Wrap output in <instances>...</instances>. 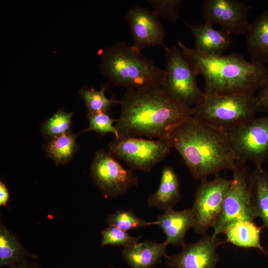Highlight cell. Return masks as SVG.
<instances>
[{"label":"cell","mask_w":268,"mask_h":268,"mask_svg":"<svg viewBox=\"0 0 268 268\" xmlns=\"http://www.w3.org/2000/svg\"><path fill=\"white\" fill-rule=\"evenodd\" d=\"M120 105L115 125L120 137L168 139L172 130L191 116V108L170 98L161 86L126 90Z\"/></svg>","instance_id":"cell-1"},{"label":"cell","mask_w":268,"mask_h":268,"mask_svg":"<svg viewBox=\"0 0 268 268\" xmlns=\"http://www.w3.org/2000/svg\"><path fill=\"white\" fill-rule=\"evenodd\" d=\"M169 140L182 156L192 176L201 181L231 170L237 162L228 132L190 116L171 132Z\"/></svg>","instance_id":"cell-2"},{"label":"cell","mask_w":268,"mask_h":268,"mask_svg":"<svg viewBox=\"0 0 268 268\" xmlns=\"http://www.w3.org/2000/svg\"><path fill=\"white\" fill-rule=\"evenodd\" d=\"M178 46L192 60L204 80L205 94H255L265 81L266 66L248 61L238 53L211 56L201 54L182 42Z\"/></svg>","instance_id":"cell-3"},{"label":"cell","mask_w":268,"mask_h":268,"mask_svg":"<svg viewBox=\"0 0 268 268\" xmlns=\"http://www.w3.org/2000/svg\"><path fill=\"white\" fill-rule=\"evenodd\" d=\"M102 73L116 86L128 90L162 85L164 70L125 42L107 48L101 57Z\"/></svg>","instance_id":"cell-4"},{"label":"cell","mask_w":268,"mask_h":268,"mask_svg":"<svg viewBox=\"0 0 268 268\" xmlns=\"http://www.w3.org/2000/svg\"><path fill=\"white\" fill-rule=\"evenodd\" d=\"M258 111L255 94L204 93L191 107V116L213 128L229 132L255 118Z\"/></svg>","instance_id":"cell-5"},{"label":"cell","mask_w":268,"mask_h":268,"mask_svg":"<svg viewBox=\"0 0 268 268\" xmlns=\"http://www.w3.org/2000/svg\"><path fill=\"white\" fill-rule=\"evenodd\" d=\"M164 48L165 68L161 87L170 98L191 108L204 94L197 83L196 66L178 46Z\"/></svg>","instance_id":"cell-6"},{"label":"cell","mask_w":268,"mask_h":268,"mask_svg":"<svg viewBox=\"0 0 268 268\" xmlns=\"http://www.w3.org/2000/svg\"><path fill=\"white\" fill-rule=\"evenodd\" d=\"M232 178L220 214L212 227L216 235L224 233L233 223L241 220L254 221L257 218L252 206L251 172L246 163L237 161Z\"/></svg>","instance_id":"cell-7"},{"label":"cell","mask_w":268,"mask_h":268,"mask_svg":"<svg viewBox=\"0 0 268 268\" xmlns=\"http://www.w3.org/2000/svg\"><path fill=\"white\" fill-rule=\"evenodd\" d=\"M172 147L168 139L120 137L108 145L109 153L124 161L132 170L149 172L168 154Z\"/></svg>","instance_id":"cell-8"},{"label":"cell","mask_w":268,"mask_h":268,"mask_svg":"<svg viewBox=\"0 0 268 268\" xmlns=\"http://www.w3.org/2000/svg\"><path fill=\"white\" fill-rule=\"evenodd\" d=\"M228 133L237 161L263 166L268 160V113Z\"/></svg>","instance_id":"cell-9"},{"label":"cell","mask_w":268,"mask_h":268,"mask_svg":"<svg viewBox=\"0 0 268 268\" xmlns=\"http://www.w3.org/2000/svg\"><path fill=\"white\" fill-rule=\"evenodd\" d=\"M231 179L219 176L214 179L201 181L194 196L193 229L202 236L212 227L220 214Z\"/></svg>","instance_id":"cell-10"},{"label":"cell","mask_w":268,"mask_h":268,"mask_svg":"<svg viewBox=\"0 0 268 268\" xmlns=\"http://www.w3.org/2000/svg\"><path fill=\"white\" fill-rule=\"evenodd\" d=\"M90 176L105 196L117 197L137 185L133 170L124 168L109 152L97 151L90 165Z\"/></svg>","instance_id":"cell-11"},{"label":"cell","mask_w":268,"mask_h":268,"mask_svg":"<svg viewBox=\"0 0 268 268\" xmlns=\"http://www.w3.org/2000/svg\"><path fill=\"white\" fill-rule=\"evenodd\" d=\"M251 8L239 0H205L202 13L205 22L218 24L231 35L237 36L247 32Z\"/></svg>","instance_id":"cell-12"},{"label":"cell","mask_w":268,"mask_h":268,"mask_svg":"<svg viewBox=\"0 0 268 268\" xmlns=\"http://www.w3.org/2000/svg\"><path fill=\"white\" fill-rule=\"evenodd\" d=\"M125 18L133 39V45L135 48L141 51L148 47L165 46V28L153 11L136 6L128 10Z\"/></svg>","instance_id":"cell-13"},{"label":"cell","mask_w":268,"mask_h":268,"mask_svg":"<svg viewBox=\"0 0 268 268\" xmlns=\"http://www.w3.org/2000/svg\"><path fill=\"white\" fill-rule=\"evenodd\" d=\"M221 244L214 234L186 244L180 252L166 257L169 268H215L219 260L217 247Z\"/></svg>","instance_id":"cell-14"},{"label":"cell","mask_w":268,"mask_h":268,"mask_svg":"<svg viewBox=\"0 0 268 268\" xmlns=\"http://www.w3.org/2000/svg\"><path fill=\"white\" fill-rule=\"evenodd\" d=\"M194 36L195 49L207 55L217 56L230 48L232 43L230 34L223 29H215L206 22L200 24L185 23Z\"/></svg>","instance_id":"cell-15"},{"label":"cell","mask_w":268,"mask_h":268,"mask_svg":"<svg viewBox=\"0 0 268 268\" xmlns=\"http://www.w3.org/2000/svg\"><path fill=\"white\" fill-rule=\"evenodd\" d=\"M156 225L162 229L166 236L164 242L167 245L183 247L188 230L193 227L194 219L191 208L181 210L171 209L158 216Z\"/></svg>","instance_id":"cell-16"},{"label":"cell","mask_w":268,"mask_h":268,"mask_svg":"<svg viewBox=\"0 0 268 268\" xmlns=\"http://www.w3.org/2000/svg\"><path fill=\"white\" fill-rule=\"evenodd\" d=\"M167 246L164 241L145 240L124 247L122 255L130 268H153L162 257L167 256Z\"/></svg>","instance_id":"cell-17"},{"label":"cell","mask_w":268,"mask_h":268,"mask_svg":"<svg viewBox=\"0 0 268 268\" xmlns=\"http://www.w3.org/2000/svg\"><path fill=\"white\" fill-rule=\"evenodd\" d=\"M181 199L178 175L173 167L165 165L162 169L159 187L155 193L149 196L148 205L149 207H155L165 212L173 209Z\"/></svg>","instance_id":"cell-18"},{"label":"cell","mask_w":268,"mask_h":268,"mask_svg":"<svg viewBox=\"0 0 268 268\" xmlns=\"http://www.w3.org/2000/svg\"><path fill=\"white\" fill-rule=\"evenodd\" d=\"M246 47L251 61L268 65V10H264L250 23Z\"/></svg>","instance_id":"cell-19"},{"label":"cell","mask_w":268,"mask_h":268,"mask_svg":"<svg viewBox=\"0 0 268 268\" xmlns=\"http://www.w3.org/2000/svg\"><path fill=\"white\" fill-rule=\"evenodd\" d=\"M263 228V226H258L252 221H237L224 231L225 242L240 248L257 249L268 256V252L261 243L260 234Z\"/></svg>","instance_id":"cell-20"},{"label":"cell","mask_w":268,"mask_h":268,"mask_svg":"<svg viewBox=\"0 0 268 268\" xmlns=\"http://www.w3.org/2000/svg\"><path fill=\"white\" fill-rule=\"evenodd\" d=\"M251 194L253 211L268 230V172L263 166H255L251 172Z\"/></svg>","instance_id":"cell-21"},{"label":"cell","mask_w":268,"mask_h":268,"mask_svg":"<svg viewBox=\"0 0 268 268\" xmlns=\"http://www.w3.org/2000/svg\"><path fill=\"white\" fill-rule=\"evenodd\" d=\"M77 136L69 132L51 138L46 146L47 156L53 159L56 165L68 163L78 149Z\"/></svg>","instance_id":"cell-22"},{"label":"cell","mask_w":268,"mask_h":268,"mask_svg":"<svg viewBox=\"0 0 268 268\" xmlns=\"http://www.w3.org/2000/svg\"><path fill=\"white\" fill-rule=\"evenodd\" d=\"M31 256L3 225L0 227V265L12 266Z\"/></svg>","instance_id":"cell-23"},{"label":"cell","mask_w":268,"mask_h":268,"mask_svg":"<svg viewBox=\"0 0 268 268\" xmlns=\"http://www.w3.org/2000/svg\"><path fill=\"white\" fill-rule=\"evenodd\" d=\"M107 84L103 85L99 90L84 87L79 91V94L85 102L90 113L107 112L111 106L120 104V101L112 97L108 99L105 95Z\"/></svg>","instance_id":"cell-24"},{"label":"cell","mask_w":268,"mask_h":268,"mask_svg":"<svg viewBox=\"0 0 268 268\" xmlns=\"http://www.w3.org/2000/svg\"><path fill=\"white\" fill-rule=\"evenodd\" d=\"M109 225L116 226L125 231L156 225V222L145 221L137 216L132 209H120L109 214L107 219Z\"/></svg>","instance_id":"cell-25"},{"label":"cell","mask_w":268,"mask_h":268,"mask_svg":"<svg viewBox=\"0 0 268 268\" xmlns=\"http://www.w3.org/2000/svg\"><path fill=\"white\" fill-rule=\"evenodd\" d=\"M72 115V113H67L61 110L57 111L43 125L42 134L51 138L70 132Z\"/></svg>","instance_id":"cell-26"},{"label":"cell","mask_w":268,"mask_h":268,"mask_svg":"<svg viewBox=\"0 0 268 268\" xmlns=\"http://www.w3.org/2000/svg\"><path fill=\"white\" fill-rule=\"evenodd\" d=\"M86 117L89 123V126L82 133L93 131L102 136L107 133H111L114 134L115 138H119L118 131L115 126L113 125L117 120L112 119L107 112H88Z\"/></svg>","instance_id":"cell-27"},{"label":"cell","mask_w":268,"mask_h":268,"mask_svg":"<svg viewBox=\"0 0 268 268\" xmlns=\"http://www.w3.org/2000/svg\"><path fill=\"white\" fill-rule=\"evenodd\" d=\"M102 246L106 245L123 246L124 247L138 242L141 236L133 237L116 226L109 225L101 231Z\"/></svg>","instance_id":"cell-28"},{"label":"cell","mask_w":268,"mask_h":268,"mask_svg":"<svg viewBox=\"0 0 268 268\" xmlns=\"http://www.w3.org/2000/svg\"><path fill=\"white\" fill-rule=\"evenodd\" d=\"M157 16L175 22L178 19L181 8V0H147Z\"/></svg>","instance_id":"cell-29"},{"label":"cell","mask_w":268,"mask_h":268,"mask_svg":"<svg viewBox=\"0 0 268 268\" xmlns=\"http://www.w3.org/2000/svg\"><path fill=\"white\" fill-rule=\"evenodd\" d=\"M257 103L259 111L268 113V75L256 95Z\"/></svg>","instance_id":"cell-30"},{"label":"cell","mask_w":268,"mask_h":268,"mask_svg":"<svg viewBox=\"0 0 268 268\" xmlns=\"http://www.w3.org/2000/svg\"><path fill=\"white\" fill-rule=\"evenodd\" d=\"M9 199V193L5 184L0 182V205L5 206Z\"/></svg>","instance_id":"cell-31"},{"label":"cell","mask_w":268,"mask_h":268,"mask_svg":"<svg viewBox=\"0 0 268 268\" xmlns=\"http://www.w3.org/2000/svg\"><path fill=\"white\" fill-rule=\"evenodd\" d=\"M11 268H37V267L23 261L11 266Z\"/></svg>","instance_id":"cell-32"},{"label":"cell","mask_w":268,"mask_h":268,"mask_svg":"<svg viewBox=\"0 0 268 268\" xmlns=\"http://www.w3.org/2000/svg\"></svg>","instance_id":"cell-33"}]
</instances>
